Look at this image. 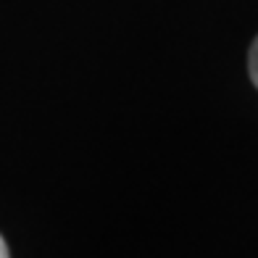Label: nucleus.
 <instances>
[{"instance_id": "f257e3e1", "label": "nucleus", "mask_w": 258, "mask_h": 258, "mask_svg": "<svg viewBox=\"0 0 258 258\" xmlns=\"http://www.w3.org/2000/svg\"><path fill=\"white\" fill-rule=\"evenodd\" d=\"M248 72H250L253 85L258 87V37L253 40V45H250V53H248Z\"/></svg>"}, {"instance_id": "f03ea898", "label": "nucleus", "mask_w": 258, "mask_h": 258, "mask_svg": "<svg viewBox=\"0 0 258 258\" xmlns=\"http://www.w3.org/2000/svg\"><path fill=\"white\" fill-rule=\"evenodd\" d=\"M0 258H11V255H8V245H6L3 237H0Z\"/></svg>"}]
</instances>
